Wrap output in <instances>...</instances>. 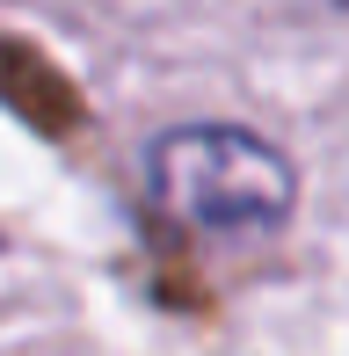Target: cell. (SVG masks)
<instances>
[{
  "label": "cell",
  "mask_w": 349,
  "mask_h": 356,
  "mask_svg": "<svg viewBox=\"0 0 349 356\" xmlns=\"http://www.w3.org/2000/svg\"><path fill=\"white\" fill-rule=\"evenodd\" d=\"M342 8H349V0H342Z\"/></svg>",
  "instance_id": "2"
},
{
  "label": "cell",
  "mask_w": 349,
  "mask_h": 356,
  "mask_svg": "<svg viewBox=\"0 0 349 356\" xmlns=\"http://www.w3.org/2000/svg\"><path fill=\"white\" fill-rule=\"evenodd\" d=\"M153 197L197 233H277L298 204V168L255 131L182 124L153 145Z\"/></svg>",
  "instance_id": "1"
}]
</instances>
